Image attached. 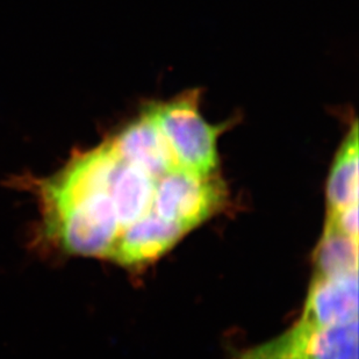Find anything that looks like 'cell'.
<instances>
[{
    "mask_svg": "<svg viewBox=\"0 0 359 359\" xmlns=\"http://www.w3.org/2000/svg\"><path fill=\"white\" fill-rule=\"evenodd\" d=\"M160 127L177 166L203 176H212L219 164L217 140L224 126H213L203 119L198 92L148 107Z\"/></svg>",
    "mask_w": 359,
    "mask_h": 359,
    "instance_id": "1",
    "label": "cell"
},
{
    "mask_svg": "<svg viewBox=\"0 0 359 359\" xmlns=\"http://www.w3.org/2000/svg\"><path fill=\"white\" fill-rule=\"evenodd\" d=\"M224 198V185L213 175L176 166L156 180L153 212L190 231L217 212Z\"/></svg>",
    "mask_w": 359,
    "mask_h": 359,
    "instance_id": "2",
    "label": "cell"
},
{
    "mask_svg": "<svg viewBox=\"0 0 359 359\" xmlns=\"http://www.w3.org/2000/svg\"><path fill=\"white\" fill-rule=\"evenodd\" d=\"M236 359H358V320L332 327L295 323L277 339L245 350Z\"/></svg>",
    "mask_w": 359,
    "mask_h": 359,
    "instance_id": "3",
    "label": "cell"
},
{
    "mask_svg": "<svg viewBox=\"0 0 359 359\" xmlns=\"http://www.w3.org/2000/svg\"><path fill=\"white\" fill-rule=\"evenodd\" d=\"M109 142L120 160L155 180L177 166L172 151L148 107Z\"/></svg>",
    "mask_w": 359,
    "mask_h": 359,
    "instance_id": "4",
    "label": "cell"
},
{
    "mask_svg": "<svg viewBox=\"0 0 359 359\" xmlns=\"http://www.w3.org/2000/svg\"><path fill=\"white\" fill-rule=\"evenodd\" d=\"M358 273L314 277L297 325L332 327L358 320Z\"/></svg>",
    "mask_w": 359,
    "mask_h": 359,
    "instance_id": "5",
    "label": "cell"
},
{
    "mask_svg": "<svg viewBox=\"0 0 359 359\" xmlns=\"http://www.w3.org/2000/svg\"><path fill=\"white\" fill-rule=\"evenodd\" d=\"M187 233L180 224L151 210L120 233L109 258L125 266L146 264L165 254Z\"/></svg>",
    "mask_w": 359,
    "mask_h": 359,
    "instance_id": "6",
    "label": "cell"
},
{
    "mask_svg": "<svg viewBox=\"0 0 359 359\" xmlns=\"http://www.w3.org/2000/svg\"><path fill=\"white\" fill-rule=\"evenodd\" d=\"M156 180L118 156L106 191L112 200L120 233L153 210Z\"/></svg>",
    "mask_w": 359,
    "mask_h": 359,
    "instance_id": "7",
    "label": "cell"
},
{
    "mask_svg": "<svg viewBox=\"0 0 359 359\" xmlns=\"http://www.w3.org/2000/svg\"><path fill=\"white\" fill-rule=\"evenodd\" d=\"M358 126L353 128L342 143L327 183L329 212L358 203Z\"/></svg>",
    "mask_w": 359,
    "mask_h": 359,
    "instance_id": "8",
    "label": "cell"
},
{
    "mask_svg": "<svg viewBox=\"0 0 359 359\" xmlns=\"http://www.w3.org/2000/svg\"><path fill=\"white\" fill-rule=\"evenodd\" d=\"M314 277L358 273V238L325 229L314 252Z\"/></svg>",
    "mask_w": 359,
    "mask_h": 359,
    "instance_id": "9",
    "label": "cell"
},
{
    "mask_svg": "<svg viewBox=\"0 0 359 359\" xmlns=\"http://www.w3.org/2000/svg\"><path fill=\"white\" fill-rule=\"evenodd\" d=\"M325 229L358 238V203L329 212Z\"/></svg>",
    "mask_w": 359,
    "mask_h": 359,
    "instance_id": "10",
    "label": "cell"
}]
</instances>
